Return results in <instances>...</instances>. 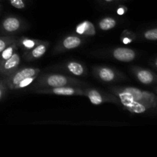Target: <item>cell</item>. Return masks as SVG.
<instances>
[{"label":"cell","mask_w":157,"mask_h":157,"mask_svg":"<svg viewBox=\"0 0 157 157\" xmlns=\"http://www.w3.org/2000/svg\"><path fill=\"white\" fill-rule=\"evenodd\" d=\"M84 83L75 79L74 78L66 76V75L52 74L46 75L41 77L35 83L36 88H44V87H58L63 86H83Z\"/></svg>","instance_id":"6da1fadb"},{"label":"cell","mask_w":157,"mask_h":157,"mask_svg":"<svg viewBox=\"0 0 157 157\" xmlns=\"http://www.w3.org/2000/svg\"><path fill=\"white\" fill-rule=\"evenodd\" d=\"M112 93L116 95L120 100V102L124 106L127 110L133 113H146L148 110H151V107L149 106L143 104L141 103L136 102L131 96L130 94L126 92L125 90H122L121 87H114L112 88Z\"/></svg>","instance_id":"7a4b0ae2"},{"label":"cell","mask_w":157,"mask_h":157,"mask_svg":"<svg viewBox=\"0 0 157 157\" xmlns=\"http://www.w3.org/2000/svg\"><path fill=\"white\" fill-rule=\"evenodd\" d=\"M121 89L130 94L133 100L136 102L149 106L152 109L156 108L157 98L155 94L133 87H124Z\"/></svg>","instance_id":"3957f363"},{"label":"cell","mask_w":157,"mask_h":157,"mask_svg":"<svg viewBox=\"0 0 157 157\" xmlns=\"http://www.w3.org/2000/svg\"><path fill=\"white\" fill-rule=\"evenodd\" d=\"M84 96L87 97L92 104L100 105L104 103L119 104L120 100L116 95L110 94L103 90L95 88H87L84 90Z\"/></svg>","instance_id":"277c9868"},{"label":"cell","mask_w":157,"mask_h":157,"mask_svg":"<svg viewBox=\"0 0 157 157\" xmlns=\"http://www.w3.org/2000/svg\"><path fill=\"white\" fill-rule=\"evenodd\" d=\"M40 72L41 70L36 67H23V68L17 69L14 73L7 76L5 82L8 88L10 90H14V87L23 79L28 77L38 75Z\"/></svg>","instance_id":"5b68a950"},{"label":"cell","mask_w":157,"mask_h":157,"mask_svg":"<svg viewBox=\"0 0 157 157\" xmlns=\"http://www.w3.org/2000/svg\"><path fill=\"white\" fill-rule=\"evenodd\" d=\"M35 92L38 94H54L58 96H84V90L75 86L36 88Z\"/></svg>","instance_id":"8992f818"},{"label":"cell","mask_w":157,"mask_h":157,"mask_svg":"<svg viewBox=\"0 0 157 157\" xmlns=\"http://www.w3.org/2000/svg\"><path fill=\"white\" fill-rule=\"evenodd\" d=\"M24 22L16 16H8L5 18L0 25V31L6 35H12L23 29Z\"/></svg>","instance_id":"52a82bcc"},{"label":"cell","mask_w":157,"mask_h":157,"mask_svg":"<svg viewBox=\"0 0 157 157\" xmlns=\"http://www.w3.org/2000/svg\"><path fill=\"white\" fill-rule=\"evenodd\" d=\"M83 40L78 35H70L64 37L55 48V52L61 53V52H67V51L73 50L80 47L82 44Z\"/></svg>","instance_id":"ba28073f"},{"label":"cell","mask_w":157,"mask_h":157,"mask_svg":"<svg viewBox=\"0 0 157 157\" xmlns=\"http://www.w3.org/2000/svg\"><path fill=\"white\" fill-rule=\"evenodd\" d=\"M94 74L101 81L104 82H113L121 78V75L117 71L109 67L99 66L94 67Z\"/></svg>","instance_id":"9c48e42d"},{"label":"cell","mask_w":157,"mask_h":157,"mask_svg":"<svg viewBox=\"0 0 157 157\" xmlns=\"http://www.w3.org/2000/svg\"><path fill=\"white\" fill-rule=\"evenodd\" d=\"M20 62H21V57L19 54L15 52L11 58L0 64V74L9 76L18 69Z\"/></svg>","instance_id":"30bf717a"},{"label":"cell","mask_w":157,"mask_h":157,"mask_svg":"<svg viewBox=\"0 0 157 157\" xmlns=\"http://www.w3.org/2000/svg\"><path fill=\"white\" fill-rule=\"evenodd\" d=\"M136 79L143 84L152 85L156 82V75L152 71L147 68L134 67L132 68Z\"/></svg>","instance_id":"8fae6325"},{"label":"cell","mask_w":157,"mask_h":157,"mask_svg":"<svg viewBox=\"0 0 157 157\" xmlns=\"http://www.w3.org/2000/svg\"><path fill=\"white\" fill-rule=\"evenodd\" d=\"M113 58L122 62H130L135 60L136 53L134 50L128 48L117 47L112 51Z\"/></svg>","instance_id":"7c38bea8"},{"label":"cell","mask_w":157,"mask_h":157,"mask_svg":"<svg viewBox=\"0 0 157 157\" xmlns=\"http://www.w3.org/2000/svg\"><path fill=\"white\" fill-rule=\"evenodd\" d=\"M48 41H43L42 42L38 44V45H36L31 50L25 51L24 54V58L27 61H33V60L38 59L45 54L48 48Z\"/></svg>","instance_id":"4fadbf2b"},{"label":"cell","mask_w":157,"mask_h":157,"mask_svg":"<svg viewBox=\"0 0 157 157\" xmlns=\"http://www.w3.org/2000/svg\"><path fill=\"white\" fill-rule=\"evenodd\" d=\"M77 33L86 36H94L96 34V29L93 23L89 21H84L78 25L76 27Z\"/></svg>","instance_id":"5bb4252c"},{"label":"cell","mask_w":157,"mask_h":157,"mask_svg":"<svg viewBox=\"0 0 157 157\" xmlns=\"http://www.w3.org/2000/svg\"><path fill=\"white\" fill-rule=\"evenodd\" d=\"M43 41L38 39H33V38H26V37H21V38L17 39V44L18 48H21L24 51H29L35 48L38 44L42 42Z\"/></svg>","instance_id":"9a60e30c"},{"label":"cell","mask_w":157,"mask_h":157,"mask_svg":"<svg viewBox=\"0 0 157 157\" xmlns=\"http://www.w3.org/2000/svg\"><path fill=\"white\" fill-rule=\"evenodd\" d=\"M66 68L68 70L69 72L73 74L75 76H82V75H86L85 67L82 64L77 61H69L66 64Z\"/></svg>","instance_id":"2e32d148"},{"label":"cell","mask_w":157,"mask_h":157,"mask_svg":"<svg viewBox=\"0 0 157 157\" xmlns=\"http://www.w3.org/2000/svg\"><path fill=\"white\" fill-rule=\"evenodd\" d=\"M18 48V44H17V40L15 41H14V42H12V44H9L8 47H6V48L0 53V64L4 62L5 61L9 59V58H11L12 55H13L15 52H17Z\"/></svg>","instance_id":"e0dca14e"},{"label":"cell","mask_w":157,"mask_h":157,"mask_svg":"<svg viewBox=\"0 0 157 157\" xmlns=\"http://www.w3.org/2000/svg\"><path fill=\"white\" fill-rule=\"evenodd\" d=\"M98 25L101 30L103 31H108L111 30L113 28L116 27L117 25V20L112 17H105L102 19L100 20Z\"/></svg>","instance_id":"ac0fdd59"},{"label":"cell","mask_w":157,"mask_h":157,"mask_svg":"<svg viewBox=\"0 0 157 157\" xmlns=\"http://www.w3.org/2000/svg\"><path fill=\"white\" fill-rule=\"evenodd\" d=\"M18 38L12 35H4V36H0V53L6 48V47L12 44V42L15 41Z\"/></svg>","instance_id":"d6986e66"},{"label":"cell","mask_w":157,"mask_h":157,"mask_svg":"<svg viewBox=\"0 0 157 157\" xmlns=\"http://www.w3.org/2000/svg\"><path fill=\"white\" fill-rule=\"evenodd\" d=\"M38 75H35V76L32 77H28V78H25V79H23L22 81H20L15 87H14V90H18V89H22L25 88V87H28L29 85L32 84L35 80L37 79Z\"/></svg>","instance_id":"ffe728a7"},{"label":"cell","mask_w":157,"mask_h":157,"mask_svg":"<svg viewBox=\"0 0 157 157\" xmlns=\"http://www.w3.org/2000/svg\"><path fill=\"white\" fill-rule=\"evenodd\" d=\"M143 36L145 39L149 40V41H155L157 40V29L154 28V29H149V30L146 31L144 34Z\"/></svg>","instance_id":"44dd1931"},{"label":"cell","mask_w":157,"mask_h":157,"mask_svg":"<svg viewBox=\"0 0 157 157\" xmlns=\"http://www.w3.org/2000/svg\"><path fill=\"white\" fill-rule=\"evenodd\" d=\"M28 1L29 0H9V2L15 9H25Z\"/></svg>","instance_id":"7402d4cb"},{"label":"cell","mask_w":157,"mask_h":157,"mask_svg":"<svg viewBox=\"0 0 157 157\" xmlns=\"http://www.w3.org/2000/svg\"><path fill=\"white\" fill-rule=\"evenodd\" d=\"M7 89V86H6V82L4 81H0V100L3 98L5 95Z\"/></svg>","instance_id":"603a6c76"},{"label":"cell","mask_w":157,"mask_h":157,"mask_svg":"<svg viewBox=\"0 0 157 157\" xmlns=\"http://www.w3.org/2000/svg\"><path fill=\"white\" fill-rule=\"evenodd\" d=\"M126 11H127V9H126V8H120L117 10V13L119 14V15H123V14L125 13Z\"/></svg>","instance_id":"cb8c5ba5"},{"label":"cell","mask_w":157,"mask_h":157,"mask_svg":"<svg viewBox=\"0 0 157 157\" xmlns=\"http://www.w3.org/2000/svg\"><path fill=\"white\" fill-rule=\"evenodd\" d=\"M104 2H113L114 0H104Z\"/></svg>","instance_id":"d4e9b609"}]
</instances>
